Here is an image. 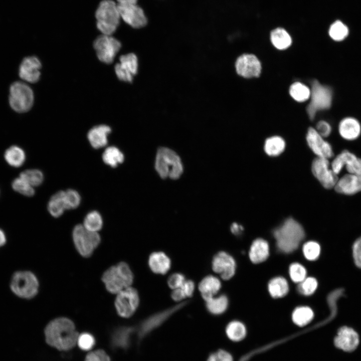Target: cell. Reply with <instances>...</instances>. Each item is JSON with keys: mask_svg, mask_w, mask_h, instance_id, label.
<instances>
[{"mask_svg": "<svg viewBox=\"0 0 361 361\" xmlns=\"http://www.w3.org/2000/svg\"><path fill=\"white\" fill-rule=\"evenodd\" d=\"M7 242V237L4 231L0 228V248L4 246Z\"/></svg>", "mask_w": 361, "mask_h": 361, "instance_id": "56", "label": "cell"}, {"mask_svg": "<svg viewBox=\"0 0 361 361\" xmlns=\"http://www.w3.org/2000/svg\"><path fill=\"white\" fill-rule=\"evenodd\" d=\"M148 264L153 273L164 275L170 270L171 262L170 258L165 253L156 251L149 255Z\"/></svg>", "mask_w": 361, "mask_h": 361, "instance_id": "24", "label": "cell"}, {"mask_svg": "<svg viewBox=\"0 0 361 361\" xmlns=\"http://www.w3.org/2000/svg\"><path fill=\"white\" fill-rule=\"evenodd\" d=\"M102 160L111 167H116L124 160V155L117 147L114 146L107 147L102 154Z\"/></svg>", "mask_w": 361, "mask_h": 361, "instance_id": "34", "label": "cell"}, {"mask_svg": "<svg viewBox=\"0 0 361 361\" xmlns=\"http://www.w3.org/2000/svg\"><path fill=\"white\" fill-rule=\"evenodd\" d=\"M340 136L344 140H356L361 134V125L358 121L351 117L342 119L338 125Z\"/></svg>", "mask_w": 361, "mask_h": 361, "instance_id": "23", "label": "cell"}, {"mask_svg": "<svg viewBox=\"0 0 361 361\" xmlns=\"http://www.w3.org/2000/svg\"><path fill=\"white\" fill-rule=\"evenodd\" d=\"M289 93L295 100L303 102L310 98L311 91L306 85L297 82L290 87Z\"/></svg>", "mask_w": 361, "mask_h": 361, "instance_id": "39", "label": "cell"}, {"mask_svg": "<svg viewBox=\"0 0 361 361\" xmlns=\"http://www.w3.org/2000/svg\"><path fill=\"white\" fill-rule=\"evenodd\" d=\"M66 210L64 199V191H60L54 194L48 204V210L55 218L61 216Z\"/></svg>", "mask_w": 361, "mask_h": 361, "instance_id": "29", "label": "cell"}, {"mask_svg": "<svg viewBox=\"0 0 361 361\" xmlns=\"http://www.w3.org/2000/svg\"><path fill=\"white\" fill-rule=\"evenodd\" d=\"M120 18L134 28H141L147 24L143 10L136 4H117Z\"/></svg>", "mask_w": 361, "mask_h": 361, "instance_id": "16", "label": "cell"}, {"mask_svg": "<svg viewBox=\"0 0 361 361\" xmlns=\"http://www.w3.org/2000/svg\"><path fill=\"white\" fill-rule=\"evenodd\" d=\"M206 361H233V359L229 352L219 349L210 353Z\"/></svg>", "mask_w": 361, "mask_h": 361, "instance_id": "48", "label": "cell"}, {"mask_svg": "<svg viewBox=\"0 0 361 361\" xmlns=\"http://www.w3.org/2000/svg\"><path fill=\"white\" fill-rule=\"evenodd\" d=\"M39 285L36 275L28 270L15 272L10 283L12 292L18 297L25 299L35 297L38 293Z\"/></svg>", "mask_w": 361, "mask_h": 361, "instance_id": "5", "label": "cell"}, {"mask_svg": "<svg viewBox=\"0 0 361 361\" xmlns=\"http://www.w3.org/2000/svg\"><path fill=\"white\" fill-rule=\"evenodd\" d=\"M243 230L244 228L242 226L236 223H233L231 226V232L236 235L240 234Z\"/></svg>", "mask_w": 361, "mask_h": 361, "instance_id": "55", "label": "cell"}, {"mask_svg": "<svg viewBox=\"0 0 361 361\" xmlns=\"http://www.w3.org/2000/svg\"><path fill=\"white\" fill-rule=\"evenodd\" d=\"M336 192L352 196L361 192V174L346 173L338 179L333 188Z\"/></svg>", "mask_w": 361, "mask_h": 361, "instance_id": "20", "label": "cell"}, {"mask_svg": "<svg viewBox=\"0 0 361 361\" xmlns=\"http://www.w3.org/2000/svg\"><path fill=\"white\" fill-rule=\"evenodd\" d=\"M186 304V302L179 303L175 306L153 314L144 319L140 322L136 329H135L139 340H142L160 326L173 314L184 307Z\"/></svg>", "mask_w": 361, "mask_h": 361, "instance_id": "9", "label": "cell"}, {"mask_svg": "<svg viewBox=\"0 0 361 361\" xmlns=\"http://www.w3.org/2000/svg\"><path fill=\"white\" fill-rule=\"evenodd\" d=\"M208 311L212 315H218L223 313L228 306V299L224 294L214 296L205 301Z\"/></svg>", "mask_w": 361, "mask_h": 361, "instance_id": "30", "label": "cell"}, {"mask_svg": "<svg viewBox=\"0 0 361 361\" xmlns=\"http://www.w3.org/2000/svg\"><path fill=\"white\" fill-rule=\"evenodd\" d=\"M33 187L41 185L44 181L43 172L38 169H28L22 171L20 176Z\"/></svg>", "mask_w": 361, "mask_h": 361, "instance_id": "40", "label": "cell"}, {"mask_svg": "<svg viewBox=\"0 0 361 361\" xmlns=\"http://www.w3.org/2000/svg\"><path fill=\"white\" fill-rule=\"evenodd\" d=\"M97 27L103 35H111L119 24L117 4L111 0L102 1L96 12Z\"/></svg>", "mask_w": 361, "mask_h": 361, "instance_id": "6", "label": "cell"}, {"mask_svg": "<svg viewBox=\"0 0 361 361\" xmlns=\"http://www.w3.org/2000/svg\"><path fill=\"white\" fill-rule=\"evenodd\" d=\"M4 158L6 162L11 166L19 167L25 162L26 154L20 147L13 145L5 151Z\"/></svg>", "mask_w": 361, "mask_h": 361, "instance_id": "28", "label": "cell"}, {"mask_svg": "<svg viewBox=\"0 0 361 361\" xmlns=\"http://www.w3.org/2000/svg\"><path fill=\"white\" fill-rule=\"evenodd\" d=\"M311 171L325 189L334 188L338 176L331 169L328 159L316 157L312 162Z\"/></svg>", "mask_w": 361, "mask_h": 361, "instance_id": "13", "label": "cell"}, {"mask_svg": "<svg viewBox=\"0 0 361 361\" xmlns=\"http://www.w3.org/2000/svg\"><path fill=\"white\" fill-rule=\"evenodd\" d=\"M133 279V273L128 264L125 262H120L109 267L103 273L101 277L108 292L116 294L125 288L131 286Z\"/></svg>", "mask_w": 361, "mask_h": 361, "instance_id": "3", "label": "cell"}, {"mask_svg": "<svg viewBox=\"0 0 361 361\" xmlns=\"http://www.w3.org/2000/svg\"><path fill=\"white\" fill-rule=\"evenodd\" d=\"M310 102L307 107L309 118L313 119L318 110L328 109L331 104L332 94L331 89L320 84L317 80L312 83Z\"/></svg>", "mask_w": 361, "mask_h": 361, "instance_id": "10", "label": "cell"}, {"mask_svg": "<svg viewBox=\"0 0 361 361\" xmlns=\"http://www.w3.org/2000/svg\"><path fill=\"white\" fill-rule=\"evenodd\" d=\"M330 166L337 175L344 167L347 173L360 174L361 158L348 150H343L333 158Z\"/></svg>", "mask_w": 361, "mask_h": 361, "instance_id": "14", "label": "cell"}, {"mask_svg": "<svg viewBox=\"0 0 361 361\" xmlns=\"http://www.w3.org/2000/svg\"><path fill=\"white\" fill-rule=\"evenodd\" d=\"M334 343L337 348L343 351H351L358 345L359 337L357 332L352 328L343 326L338 330Z\"/></svg>", "mask_w": 361, "mask_h": 361, "instance_id": "21", "label": "cell"}, {"mask_svg": "<svg viewBox=\"0 0 361 361\" xmlns=\"http://www.w3.org/2000/svg\"><path fill=\"white\" fill-rule=\"evenodd\" d=\"M12 186L14 190L25 196L32 197L35 193L34 187L20 176L13 181Z\"/></svg>", "mask_w": 361, "mask_h": 361, "instance_id": "42", "label": "cell"}, {"mask_svg": "<svg viewBox=\"0 0 361 361\" xmlns=\"http://www.w3.org/2000/svg\"><path fill=\"white\" fill-rule=\"evenodd\" d=\"M285 146V142L281 137L273 136L266 139L264 149L268 155L277 156L284 151Z\"/></svg>", "mask_w": 361, "mask_h": 361, "instance_id": "33", "label": "cell"}, {"mask_svg": "<svg viewBox=\"0 0 361 361\" xmlns=\"http://www.w3.org/2000/svg\"><path fill=\"white\" fill-rule=\"evenodd\" d=\"M198 288L202 298L206 301L218 293L221 288V282L217 277L209 275L200 281Z\"/></svg>", "mask_w": 361, "mask_h": 361, "instance_id": "26", "label": "cell"}, {"mask_svg": "<svg viewBox=\"0 0 361 361\" xmlns=\"http://www.w3.org/2000/svg\"><path fill=\"white\" fill-rule=\"evenodd\" d=\"M115 72L118 78L127 82H131L138 69V60L133 53L122 55L119 62L115 66Z\"/></svg>", "mask_w": 361, "mask_h": 361, "instance_id": "18", "label": "cell"}, {"mask_svg": "<svg viewBox=\"0 0 361 361\" xmlns=\"http://www.w3.org/2000/svg\"><path fill=\"white\" fill-rule=\"evenodd\" d=\"M138 0H117L119 5L136 4Z\"/></svg>", "mask_w": 361, "mask_h": 361, "instance_id": "57", "label": "cell"}, {"mask_svg": "<svg viewBox=\"0 0 361 361\" xmlns=\"http://www.w3.org/2000/svg\"><path fill=\"white\" fill-rule=\"evenodd\" d=\"M237 73L244 78L258 77L261 65L257 57L253 54H243L238 58L235 64Z\"/></svg>", "mask_w": 361, "mask_h": 361, "instance_id": "19", "label": "cell"}, {"mask_svg": "<svg viewBox=\"0 0 361 361\" xmlns=\"http://www.w3.org/2000/svg\"><path fill=\"white\" fill-rule=\"evenodd\" d=\"M212 270L219 274L221 278L228 280L235 274L236 265L234 258L224 251L217 253L212 261Z\"/></svg>", "mask_w": 361, "mask_h": 361, "instance_id": "17", "label": "cell"}, {"mask_svg": "<svg viewBox=\"0 0 361 361\" xmlns=\"http://www.w3.org/2000/svg\"><path fill=\"white\" fill-rule=\"evenodd\" d=\"M268 290L273 297H282L288 293V284L285 278L277 277L270 281L268 284Z\"/></svg>", "mask_w": 361, "mask_h": 361, "instance_id": "35", "label": "cell"}, {"mask_svg": "<svg viewBox=\"0 0 361 361\" xmlns=\"http://www.w3.org/2000/svg\"><path fill=\"white\" fill-rule=\"evenodd\" d=\"M352 253L355 265L361 268V237L354 242L353 245Z\"/></svg>", "mask_w": 361, "mask_h": 361, "instance_id": "51", "label": "cell"}, {"mask_svg": "<svg viewBox=\"0 0 361 361\" xmlns=\"http://www.w3.org/2000/svg\"><path fill=\"white\" fill-rule=\"evenodd\" d=\"M33 102V92L28 85L20 81L11 85L9 103L14 110L19 113L26 112L31 108Z\"/></svg>", "mask_w": 361, "mask_h": 361, "instance_id": "8", "label": "cell"}, {"mask_svg": "<svg viewBox=\"0 0 361 361\" xmlns=\"http://www.w3.org/2000/svg\"><path fill=\"white\" fill-rule=\"evenodd\" d=\"M140 302L138 291L130 286L117 294L114 306L117 314L123 318L132 316L136 311Z\"/></svg>", "mask_w": 361, "mask_h": 361, "instance_id": "11", "label": "cell"}, {"mask_svg": "<svg viewBox=\"0 0 361 361\" xmlns=\"http://www.w3.org/2000/svg\"><path fill=\"white\" fill-rule=\"evenodd\" d=\"M299 283L298 290L300 293L305 295L313 294L317 287V282L313 277L306 278Z\"/></svg>", "mask_w": 361, "mask_h": 361, "instance_id": "46", "label": "cell"}, {"mask_svg": "<svg viewBox=\"0 0 361 361\" xmlns=\"http://www.w3.org/2000/svg\"><path fill=\"white\" fill-rule=\"evenodd\" d=\"M186 298L193 296L195 289V284L192 280H186L183 284L179 287Z\"/></svg>", "mask_w": 361, "mask_h": 361, "instance_id": "52", "label": "cell"}, {"mask_svg": "<svg viewBox=\"0 0 361 361\" xmlns=\"http://www.w3.org/2000/svg\"><path fill=\"white\" fill-rule=\"evenodd\" d=\"M103 219L96 211L89 212L85 217L83 225L87 230L95 232L100 231L103 226Z\"/></svg>", "mask_w": 361, "mask_h": 361, "instance_id": "37", "label": "cell"}, {"mask_svg": "<svg viewBox=\"0 0 361 361\" xmlns=\"http://www.w3.org/2000/svg\"><path fill=\"white\" fill-rule=\"evenodd\" d=\"M269 253V245L267 241L262 239H257L251 245L249 257L253 263H259L266 260Z\"/></svg>", "mask_w": 361, "mask_h": 361, "instance_id": "27", "label": "cell"}, {"mask_svg": "<svg viewBox=\"0 0 361 361\" xmlns=\"http://www.w3.org/2000/svg\"><path fill=\"white\" fill-rule=\"evenodd\" d=\"M135 328L130 326L121 327L115 331L113 335V341L117 346L127 348L130 344L132 334Z\"/></svg>", "mask_w": 361, "mask_h": 361, "instance_id": "32", "label": "cell"}, {"mask_svg": "<svg viewBox=\"0 0 361 361\" xmlns=\"http://www.w3.org/2000/svg\"><path fill=\"white\" fill-rule=\"evenodd\" d=\"M306 139L309 147L317 157L329 159L334 156L331 144L325 140L315 129L312 127L308 128Z\"/></svg>", "mask_w": 361, "mask_h": 361, "instance_id": "15", "label": "cell"}, {"mask_svg": "<svg viewBox=\"0 0 361 361\" xmlns=\"http://www.w3.org/2000/svg\"><path fill=\"white\" fill-rule=\"evenodd\" d=\"M186 279L185 276L181 273H174L170 275L167 279V285L173 290L179 288L183 284Z\"/></svg>", "mask_w": 361, "mask_h": 361, "instance_id": "49", "label": "cell"}, {"mask_svg": "<svg viewBox=\"0 0 361 361\" xmlns=\"http://www.w3.org/2000/svg\"><path fill=\"white\" fill-rule=\"evenodd\" d=\"M279 249L290 253L296 250L305 236L302 226L292 218L287 219L273 232Z\"/></svg>", "mask_w": 361, "mask_h": 361, "instance_id": "2", "label": "cell"}, {"mask_svg": "<svg viewBox=\"0 0 361 361\" xmlns=\"http://www.w3.org/2000/svg\"><path fill=\"white\" fill-rule=\"evenodd\" d=\"M46 342L60 350H68L75 346L79 336L73 322L67 317H58L46 326Z\"/></svg>", "mask_w": 361, "mask_h": 361, "instance_id": "1", "label": "cell"}, {"mask_svg": "<svg viewBox=\"0 0 361 361\" xmlns=\"http://www.w3.org/2000/svg\"><path fill=\"white\" fill-rule=\"evenodd\" d=\"M72 239L77 252L85 258L90 257L101 242L98 232L90 231L81 224L74 227Z\"/></svg>", "mask_w": 361, "mask_h": 361, "instance_id": "7", "label": "cell"}, {"mask_svg": "<svg viewBox=\"0 0 361 361\" xmlns=\"http://www.w3.org/2000/svg\"><path fill=\"white\" fill-rule=\"evenodd\" d=\"M246 333L244 325L239 321L230 322L226 328V333L228 337L232 341H238L245 336Z\"/></svg>", "mask_w": 361, "mask_h": 361, "instance_id": "36", "label": "cell"}, {"mask_svg": "<svg viewBox=\"0 0 361 361\" xmlns=\"http://www.w3.org/2000/svg\"><path fill=\"white\" fill-rule=\"evenodd\" d=\"M41 63L35 56L26 57L19 68L20 77L28 82L36 83L40 79Z\"/></svg>", "mask_w": 361, "mask_h": 361, "instance_id": "22", "label": "cell"}, {"mask_svg": "<svg viewBox=\"0 0 361 361\" xmlns=\"http://www.w3.org/2000/svg\"><path fill=\"white\" fill-rule=\"evenodd\" d=\"M313 317V312L307 306H301L296 308L292 313L293 322L299 326H304L308 324Z\"/></svg>", "mask_w": 361, "mask_h": 361, "instance_id": "38", "label": "cell"}, {"mask_svg": "<svg viewBox=\"0 0 361 361\" xmlns=\"http://www.w3.org/2000/svg\"><path fill=\"white\" fill-rule=\"evenodd\" d=\"M316 130L322 137L328 136L331 132V127L325 121H320L316 125Z\"/></svg>", "mask_w": 361, "mask_h": 361, "instance_id": "53", "label": "cell"}, {"mask_svg": "<svg viewBox=\"0 0 361 361\" xmlns=\"http://www.w3.org/2000/svg\"><path fill=\"white\" fill-rule=\"evenodd\" d=\"M171 298L175 301H181L186 298L179 288L173 289L171 293Z\"/></svg>", "mask_w": 361, "mask_h": 361, "instance_id": "54", "label": "cell"}, {"mask_svg": "<svg viewBox=\"0 0 361 361\" xmlns=\"http://www.w3.org/2000/svg\"><path fill=\"white\" fill-rule=\"evenodd\" d=\"M85 361H110V359L104 350L98 349L88 353Z\"/></svg>", "mask_w": 361, "mask_h": 361, "instance_id": "50", "label": "cell"}, {"mask_svg": "<svg viewBox=\"0 0 361 361\" xmlns=\"http://www.w3.org/2000/svg\"><path fill=\"white\" fill-rule=\"evenodd\" d=\"M303 252L307 259L311 261L315 260L320 254V247L316 242H307L303 245Z\"/></svg>", "mask_w": 361, "mask_h": 361, "instance_id": "44", "label": "cell"}, {"mask_svg": "<svg viewBox=\"0 0 361 361\" xmlns=\"http://www.w3.org/2000/svg\"><path fill=\"white\" fill-rule=\"evenodd\" d=\"M270 39L274 46L279 50H284L291 44L292 39L288 32L283 28L273 30L270 34Z\"/></svg>", "mask_w": 361, "mask_h": 361, "instance_id": "31", "label": "cell"}, {"mask_svg": "<svg viewBox=\"0 0 361 361\" xmlns=\"http://www.w3.org/2000/svg\"><path fill=\"white\" fill-rule=\"evenodd\" d=\"M155 168L163 178L172 179L179 178L183 172V166L179 156L172 150L160 147L157 151Z\"/></svg>", "mask_w": 361, "mask_h": 361, "instance_id": "4", "label": "cell"}, {"mask_svg": "<svg viewBox=\"0 0 361 361\" xmlns=\"http://www.w3.org/2000/svg\"><path fill=\"white\" fill-rule=\"evenodd\" d=\"M64 199L66 210L76 209L80 204L81 196L75 190L68 189L64 191Z\"/></svg>", "mask_w": 361, "mask_h": 361, "instance_id": "43", "label": "cell"}, {"mask_svg": "<svg viewBox=\"0 0 361 361\" xmlns=\"http://www.w3.org/2000/svg\"><path fill=\"white\" fill-rule=\"evenodd\" d=\"M95 343V338L91 334L84 332L79 334L77 343L81 349L89 350L94 346Z\"/></svg>", "mask_w": 361, "mask_h": 361, "instance_id": "47", "label": "cell"}, {"mask_svg": "<svg viewBox=\"0 0 361 361\" xmlns=\"http://www.w3.org/2000/svg\"><path fill=\"white\" fill-rule=\"evenodd\" d=\"M93 46L99 60L110 64L119 51L121 43L111 35L102 34L96 38Z\"/></svg>", "mask_w": 361, "mask_h": 361, "instance_id": "12", "label": "cell"}, {"mask_svg": "<svg viewBox=\"0 0 361 361\" xmlns=\"http://www.w3.org/2000/svg\"><path fill=\"white\" fill-rule=\"evenodd\" d=\"M111 131V128L106 125H99L92 128L87 135L92 147L98 149L105 146L108 143V136Z\"/></svg>", "mask_w": 361, "mask_h": 361, "instance_id": "25", "label": "cell"}, {"mask_svg": "<svg viewBox=\"0 0 361 361\" xmlns=\"http://www.w3.org/2000/svg\"><path fill=\"white\" fill-rule=\"evenodd\" d=\"M348 34V28L341 21H336L330 27L329 36L334 41H340L344 40Z\"/></svg>", "mask_w": 361, "mask_h": 361, "instance_id": "41", "label": "cell"}, {"mask_svg": "<svg viewBox=\"0 0 361 361\" xmlns=\"http://www.w3.org/2000/svg\"><path fill=\"white\" fill-rule=\"evenodd\" d=\"M289 274L292 281L300 283L306 278V271L302 265L295 263L290 266Z\"/></svg>", "mask_w": 361, "mask_h": 361, "instance_id": "45", "label": "cell"}]
</instances>
